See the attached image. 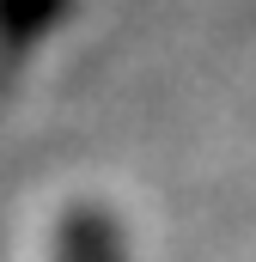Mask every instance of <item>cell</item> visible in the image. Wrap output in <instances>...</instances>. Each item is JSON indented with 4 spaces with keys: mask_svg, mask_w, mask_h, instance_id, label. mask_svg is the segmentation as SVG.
Instances as JSON below:
<instances>
[{
    "mask_svg": "<svg viewBox=\"0 0 256 262\" xmlns=\"http://www.w3.org/2000/svg\"><path fill=\"white\" fill-rule=\"evenodd\" d=\"M55 262H122V232L104 207H67L55 232Z\"/></svg>",
    "mask_w": 256,
    "mask_h": 262,
    "instance_id": "cell-1",
    "label": "cell"
},
{
    "mask_svg": "<svg viewBox=\"0 0 256 262\" xmlns=\"http://www.w3.org/2000/svg\"><path fill=\"white\" fill-rule=\"evenodd\" d=\"M73 0H0V49H31L43 43Z\"/></svg>",
    "mask_w": 256,
    "mask_h": 262,
    "instance_id": "cell-2",
    "label": "cell"
}]
</instances>
